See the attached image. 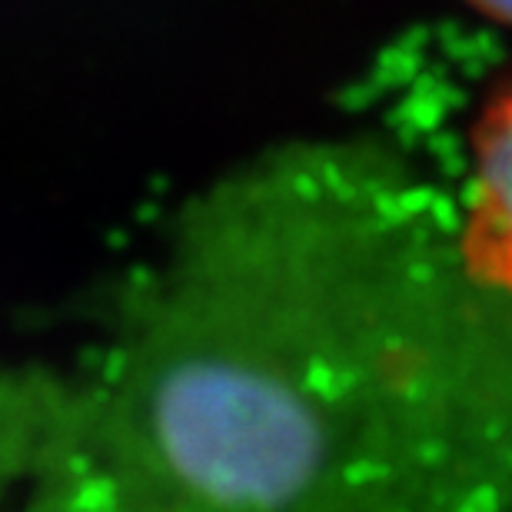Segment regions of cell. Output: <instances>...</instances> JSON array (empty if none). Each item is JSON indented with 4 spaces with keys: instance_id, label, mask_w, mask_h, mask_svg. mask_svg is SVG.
<instances>
[{
    "instance_id": "obj_3",
    "label": "cell",
    "mask_w": 512,
    "mask_h": 512,
    "mask_svg": "<svg viewBox=\"0 0 512 512\" xmlns=\"http://www.w3.org/2000/svg\"><path fill=\"white\" fill-rule=\"evenodd\" d=\"M473 7H479L483 14L503 20V24H512V0H469Z\"/></svg>"
},
{
    "instance_id": "obj_2",
    "label": "cell",
    "mask_w": 512,
    "mask_h": 512,
    "mask_svg": "<svg viewBox=\"0 0 512 512\" xmlns=\"http://www.w3.org/2000/svg\"><path fill=\"white\" fill-rule=\"evenodd\" d=\"M463 256L479 280L512 296V90L486 110L476 133Z\"/></svg>"
},
{
    "instance_id": "obj_1",
    "label": "cell",
    "mask_w": 512,
    "mask_h": 512,
    "mask_svg": "<svg viewBox=\"0 0 512 512\" xmlns=\"http://www.w3.org/2000/svg\"><path fill=\"white\" fill-rule=\"evenodd\" d=\"M133 449L183 512H290L330 456L323 409L247 336L187 323L133 376Z\"/></svg>"
}]
</instances>
